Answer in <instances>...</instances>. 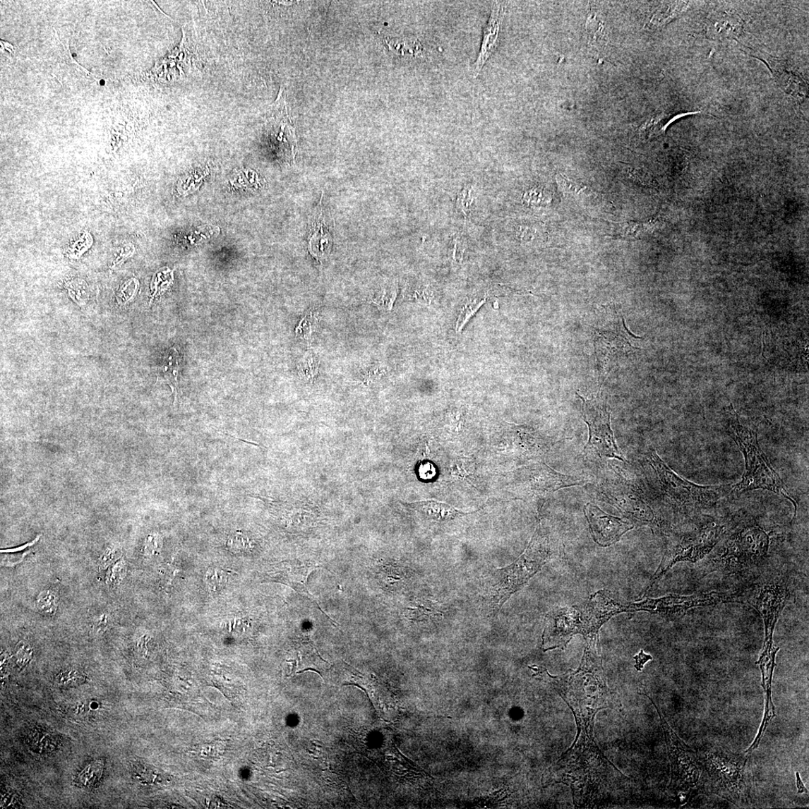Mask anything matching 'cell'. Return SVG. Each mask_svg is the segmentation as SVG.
Here are the masks:
<instances>
[{
    "mask_svg": "<svg viewBox=\"0 0 809 809\" xmlns=\"http://www.w3.org/2000/svg\"><path fill=\"white\" fill-rule=\"evenodd\" d=\"M597 710L573 712L577 724V736L556 765L549 769L554 774V783H563L571 788L574 801L583 805L596 798L607 780V770L616 769L594 741V719Z\"/></svg>",
    "mask_w": 809,
    "mask_h": 809,
    "instance_id": "6da1fadb",
    "label": "cell"
},
{
    "mask_svg": "<svg viewBox=\"0 0 809 809\" xmlns=\"http://www.w3.org/2000/svg\"><path fill=\"white\" fill-rule=\"evenodd\" d=\"M622 612H628V606L617 602L606 591L598 592L581 604L554 609L546 616L544 651L565 648L577 634L582 635L586 642L598 640L603 625Z\"/></svg>",
    "mask_w": 809,
    "mask_h": 809,
    "instance_id": "7a4b0ae2",
    "label": "cell"
},
{
    "mask_svg": "<svg viewBox=\"0 0 809 809\" xmlns=\"http://www.w3.org/2000/svg\"><path fill=\"white\" fill-rule=\"evenodd\" d=\"M729 432L743 453L745 460V472L742 480L734 484L731 492L732 495H741L754 490H768L789 499L795 507V514L798 505L789 496V492L777 472L772 467L758 443L757 433L751 428L744 426L739 421L732 404L729 408Z\"/></svg>",
    "mask_w": 809,
    "mask_h": 809,
    "instance_id": "3957f363",
    "label": "cell"
},
{
    "mask_svg": "<svg viewBox=\"0 0 809 809\" xmlns=\"http://www.w3.org/2000/svg\"><path fill=\"white\" fill-rule=\"evenodd\" d=\"M558 691L571 709H606L609 690L597 640L587 642L580 668L553 677Z\"/></svg>",
    "mask_w": 809,
    "mask_h": 809,
    "instance_id": "277c9868",
    "label": "cell"
},
{
    "mask_svg": "<svg viewBox=\"0 0 809 809\" xmlns=\"http://www.w3.org/2000/svg\"><path fill=\"white\" fill-rule=\"evenodd\" d=\"M648 460L671 503L688 516L713 508L721 499L731 496L733 484L701 486L686 481L673 472L654 450L649 453Z\"/></svg>",
    "mask_w": 809,
    "mask_h": 809,
    "instance_id": "5b68a950",
    "label": "cell"
},
{
    "mask_svg": "<svg viewBox=\"0 0 809 809\" xmlns=\"http://www.w3.org/2000/svg\"><path fill=\"white\" fill-rule=\"evenodd\" d=\"M549 556L546 539L541 534H536L528 549L516 561L510 566L496 570L486 595L493 612H498L513 594L541 570Z\"/></svg>",
    "mask_w": 809,
    "mask_h": 809,
    "instance_id": "8992f818",
    "label": "cell"
},
{
    "mask_svg": "<svg viewBox=\"0 0 809 809\" xmlns=\"http://www.w3.org/2000/svg\"><path fill=\"white\" fill-rule=\"evenodd\" d=\"M769 534L755 522L741 525L733 530L714 557L720 568L738 571L758 565L769 553Z\"/></svg>",
    "mask_w": 809,
    "mask_h": 809,
    "instance_id": "52a82bcc",
    "label": "cell"
},
{
    "mask_svg": "<svg viewBox=\"0 0 809 809\" xmlns=\"http://www.w3.org/2000/svg\"><path fill=\"white\" fill-rule=\"evenodd\" d=\"M726 532L725 525L712 520L678 537L676 541L669 543L663 560L644 594L646 595L676 563H695L709 555L719 544Z\"/></svg>",
    "mask_w": 809,
    "mask_h": 809,
    "instance_id": "ba28073f",
    "label": "cell"
},
{
    "mask_svg": "<svg viewBox=\"0 0 809 809\" xmlns=\"http://www.w3.org/2000/svg\"><path fill=\"white\" fill-rule=\"evenodd\" d=\"M594 327V347L599 376H606L623 357L635 350L642 337L633 335L623 316L616 310H605Z\"/></svg>",
    "mask_w": 809,
    "mask_h": 809,
    "instance_id": "9c48e42d",
    "label": "cell"
},
{
    "mask_svg": "<svg viewBox=\"0 0 809 809\" xmlns=\"http://www.w3.org/2000/svg\"><path fill=\"white\" fill-rule=\"evenodd\" d=\"M644 695L657 709L664 731L671 770V779L668 789L679 794L691 793L700 786L703 764L691 748L672 730L652 697L645 693Z\"/></svg>",
    "mask_w": 809,
    "mask_h": 809,
    "instance_id": "30bf717a",
    "label": "cell"
},
{
    "mask_svg": "<svg viewBox=\"0 0 809 809\" xmlns=\"http://www.w3.org/2000/svg\"><path fill=\"white\" fill-rule=\"evenodd\" d=\"M740 602L736 594L711 592L690 596L669 595L647 598L640 603L628 604V612L647 611L669 619L681 618L692 609Z\"/></svg>",
    "mask_w": 809,
    "mask_h": 809,
    "instance_id": "8fae6325",
    "label": "cell"
},
{
    "mask_svg": "<svg viewBox=\"0 0 809 809\" xmlns=\"http://www.w3.org/2000/svg\"><path fill=\"white\" fill-rule=\"evenodd\" d=\"M579 397L582 400L584 421L589 429V438L585 450H594L600 457L625 461L616 443L604 400L599 395L591 400L580 395Z\"/></svg>",
    "mask_w": 809,
    "mask_h": 809,
    "instance_id": "7c38bea8",
    "label": "cell"
},
{
    "mask_svg": "<svg viewBox=\"0 0 809 809\" xmlns=\"http://www.w3.org/2000/svg\"><path fill=\"white\" fill-rule=\"evenodd\" d=\"M789 597V589L782 580L769 581L760 586L750 599V603L762 615L765 623V639L762 652L771 653L774 646V633L781 612Z\"/></svg>",
    "mask_w": 809,
    "mask_h": 809,
    "instance_id": "4fadbf2b",
    "label": "cell"
},
{
    "mask_svg": "<svg viewBox=\"0 0 809 809\" xmlns=\"http://www.w3.org/2000/svg\"><path fill=\"white\" fill-rule=\"evenodd\" d=\"M747 758L719 752H707L702 764L716 793L732 800L738 799L742 791L743 771Z\"/></svg>",
    "mask_w": 809,
    "mask_h": 809,
    "instance_id": "5bb4252c",
    "label": "cell"
},
{
    "mask_svg": "<svg viewBox=\"0 0 809 809\" xmlns=\"http://www.w3.org/2000/svg\"><path fill=\"white\" fill-rule=\"evenodd\" d=\"M747 52L757 58L768 66L781 90L798 100H804L808 97V85L801 73L789 64L787 61L771 56L765 52H757L745 47Z\"/></svg>",
    "mask_w": 809,
    "mask_h": 809,
    "instance_id": "9a60e30c",
    "label": "cell"
},
{
    "mask_svg": "<svg viewBox=\"0 0 809 809\" xmlns=\"http://www.w3.org/2000/svg\"><path fill=\"white\" fill-rule=\"evenodd\" d=\"M585 513L594 541L601 546L618 542L625 533L634 528L631 523L612 517L592 504L585 506Z\"/></svg>",
    "mask_w": 809,
    "mask_h": 809,
    "instance_id": "2e32d148",
    "label": "cell"
},
{
    "mask_svg": "<svg viewBox=\"0 0 809 809\" xmlns=\"http://www.w3.org/2000/svg\"><path fill=\"white\" fill-rule=\"evenodd\" d=\"M317 568L318 566L313 563H280L274 570L268 573V576L270 580L290 586L294 590L311 599L320 609L306 587L310 574Z\"/></svg>",
    "mask_w": 809,
    "mask_h": 809,
    "instance_id": "e0dca14e",
    "label": "cell"
},
{
    "mask_svg": "<svg viewBox=\"0 0 809 809\" xmlns=\"http://www.w3.org/2000/svg\"><path fill=\"white\" fill-rule=\"evenodd\" d=\"M268 122L270 124L272 136L278 142L280 147L286 151L289 150L292 153L294 145L296 144V139L295 135H294V128L291 125L288 115L283 90H280L277 101L270 109Z\"/></svg>",
    "mask_w": 809,
    "mask_h": 809,
    "instance_id": "ac0fdd59",
    "label": "cell"
},
{
    "mask_svg": "<svg viewBox=\"0 0 809 809\" xmlns=\"http://www.w3.org/2000/svg\"><path fill=\"white\" fill-rule=\"evenodd\" d=\"M506 13V6L503 3H494L492 7L491 16L484 30V38L479 55L476 60L474 70V78L479 76L487 60L496 50L501 23Z\"/></svg>",
    "mask_w": 809,
    "mask_h": 809,
    "instance_id": "d6986e66",
    "label": "cell"
},
{
    "mask_svg": "<svg viewBox=\"0 0 809 809\" xmlns=\"http://www.w3.org/2000/svg\"><path fill=\"white\" fill-rule=\"evenodd\" d=\"M322 200L311 220L309 238L310 253L318 262L327 258L332 246V237L322 207Z\"/></svg>",
    "mask_w": 809,
    "mask_h": 809,
    "instance_id": "ffe728a7",
    "label": "cell"
},
{
    "mask_svg": "<svg viewBox=\"0 0 809 809\" xmlns=\"http://www.w3.org/2000/svg\"><path fill=\"white\" fill-rule=\"evenodd\" d=\"M707 30L716 40H736L743 30V20L738 15L719 12L710 18Z\"/></svg>",
    "mask_w": 809,
    "mask_h": 809,
    "instance_id": "44dd1931",
    "label": "cell"
},
{
    "mask_svg": "<svg viewBox=\"0 0 809 809\" xmlns=\"http://www.w3.org/2000/svg\"><path fill=\"white\" fill-rule=\"evenodd\" d=\"M412 505L414 509L424 515L426 518L436 521H449L467 515V513H464L450 505L433 500L418 502V503H413Z\"/></svg>",
    "mask_w": 809,
    "mask_h": 809,
    "instance_id": "7402d4cb",
    "label": "cell"
},
{
    "mask_svg": "<svg viewBox=\"0 0 809 809\" xmlns=\"http://www.w3.org/2000/svg\"><path fill=\"white\" fill-rule=\"evenodd\" d=\"M180 369V354L175 348H171L166 352L160 366L158 367L157 378L158 379L164 380V381L170 386L172 390H173V393H174V391H176V393H178Z\"/></svg>",
    "mask_w": 809,
    "mask_h": 809,
    "instance_id": "603a6c76",
    "label": "cell"
},
{
    "mask_svg": "<svg viewBox=\"0 0 809 809\" xmlns=\"http://www.w3.org/2000/svg\"><path fill=\"white\" fill-rule=\"evenodd\" d=\"M688 6L685 2L663 3L657 8L645 27L649 30L664 27L683 13Z\"/></svg>",
    "mask_w": 809,
    "mask_h": 809,
    "instance_id": "cb8c5ba5",
    "label": "cell"
},
{
    "mask_svg": "<svg viewBox=\"0 0 809 809\" xmlns=\"http://www.w3.org/2000/svg\"><path fill=\"white\" fill-rule=\"evenodd\" d=\"M398 294V284L396 281L388 280L376 288L369 297V301L376 304L380 310L389 311L393 308Z\"/></svg>",
    "mask_w": 809,
    "mask_h": 809,
    "instance_id": "d4e9b609",
    "label": "cell"
},
{
    "mask_svg": "<svg viewBox=\"0 0 809 809\" xmlns=\"http://www.w3.org/2000/svg\"><path fill=\"white\" fill-rule=\"evenodd\" d=\"M407 610L409 611L408 616L414 621L441 620L444 618L441 606L431 600H421L415 608H408Z\"/></svg>",
    "mask_w": 809,
    "mask_h": 809,
    "instance_id": "484cf974",
    "label": "cell"
},
{
    "mask_svg": "<svg viewBox=\"0 0 809 809\" xmlns=\"http://www.w3.org/2000/svg\"><path fill=\"white\" fill-rule=\"evenodd\" d=\"M488 293L480 294V295L474 296L465 303L459 315L458 320L456 323V330L457 332H462V330L471 320V318L479 310L481 306L486 303L488 299Z\"/></svg>",
    "mask_w": 809,
    "mask_h": 809,
    "instance_id": "4316f807",
    "label": "cell"
},
{
    "mask_svg": "<svg viewBox=\"0 0 809 809\" xmlns=\"http://www.w3.org/2000/svg\"><path fill=\"white\" fill-rule=\"evenodd\" d=\"M544 231L539 224H522L517 232L520 241L525 245H535L543 241Z\"/></svg>",
    "mask_w": 809,
    "mask_h": 809,
    "instance_id": "83f0119b",
    "label": "cell"
},
{
    "mask_svg": "<svg viewBox=\"0 0 809 809\" xmlns=\"http://www.w3.org/2000/svg\"><path fill=\"white\" fill-rule=\"evenodd\" d=\"M474 200L475 193L474 188L470 184H467V185H465L459 192L456 201L457 210L465 218L469 216L474 206Z\"/></svg>",
    "mask_w": 809,
    "mask_h": 809,
    "instance_id": "f1b7e54d",
    "label": "cell"
},
{
    "mask_svg": "<svg viewBox=\"0 0 809 809\" xmlns=\"http://www.w3.org/2000/svg\"><path fill=\"white\" fill-rule=\"evenodd\" d=\"M66 288L68 290L70 297L80 306L88 302L90 291L88 284L84 280L76 279L68 281Z\"/></svg>",
    "mask_w": 809,
    "mask_h": 809,
    "instance_id": "f546056e",
    "label": "cell"
},
{
    "mask_svg": "<svg viewBox=\"0 0 809 809\" xmlns=\"http://www.w3.org/2000/svg\"><path fill=\"white\" fill-rule=\"evenodd\" d=\"M298 367L300 375L308 381L312 382L318 372V359L311 351L308 352L299 363Z\"/></svg>",
    "mask_w": 809,
    "mask_h": 809,
    "instance_id": "4dcf8cb0",
    "label": "cell"
},
{
    "mask_svg": "<svg viewBox=\"0 0 809 809\" xmlns=\"http://www.w3.org/2000/svg\"><path fill=\"white\" fill-rule=\"evenodd\" d=\"M58 604L59 599L56 594L52 590H45L37 599L36 606L44 614L53 616L57 610Z\"/></svg>",
    "mask_w": 809,
    "mask_h": 809,
    "instance_id": "1f68e13d",
    "label": "cell"
},
{
    "mask_svg": "<svg viewBox=\"0 0 809 809\" xmlns=\"http://www.w3.org/2000/svg\"><path fill=\"white\" fill-rule=\"evenodd\" d=\"M523 201L529 205H544L550 201V197L544 188L534 187L525 192Z\"/></svg>",
    "mask_w": 809,
    "mask_h": 809,
    "instance_id": "d6a6232c",
    "label": "cell"
},
{
    "mask_svg": "<svg viewBox=\"0 0 809 809\" xmlns=\"http://www.w3.org/2000/svg\"><path fill=\"white\" fill-rule=\"evenodd\" d=\"M138 286L139 283L136 279H131L122 285L116 295L119 305H126L134 297Z\"/></svg>",
    "mask_w": 809,
    "mask_h": 809,
    "instance_id": "836d02e7",
    "label": "cell"
},
{
    "mask_svg": "<svg viewBox=\"0 0 809 809\" xmlns=\"http://www.w3.org/2000/svg\"><path fill=\"white\" fill-rule=\"evenodd\" d=\"M617 228L620 236L625 238H636L645 234V231H647L649 227L648 225L630 222L618 224Z\"/></svg>",
    "mask_w": 809,
    "mask_h": 809,
    "instance_id": "e575fe53",
    "label": "cell"
},
{
    "mask_svg": "<svg viewBox=\"0 0 809 809\" xmlns=\"http://www.w3.org/2000/svg\"><path fill=\"white\" fill-rule=\"evenodd\" d=\"M85 678L83 674L78 671L68 669L61 672L56 677V681L59 685L64 686L75 685L82 683Z\"/></svg>",
    "mask_w": 809,
    "mask_h": 809,
    "instance_id": "d590c367",
    "label": "cell"
},
{
    "mask_svg": "<svg viewBox=\"0 0 809 809\" xmlns=\"http://www.w3.org/2000/svg\"><path fill=\"white\" fill-rule=\"evenodd\" d=\"M112 616L107 612H102L94 618L92 623V630L97 635L103 634L112 627Z\"/></svg>",
    "mask_w": 809,
    "mask_h": 809,
    "instance_id": "8d00e7d4",
    "label": "cell"
},
{
    "mask_svg": "<svg viewBox=\"0 0 809 809\" xmlns=\"http://www.w3.org/2000/svg\"><path fill=\"white\" fill-rule=\"evenodd\" d=\"M126 573V566L125 562L122 561L117 562L116 565H113L112 570H110L107 575V584L117 585L124 580Z\"/></svg>",
    "mask_w": 809,
    "mask_h": 809,
    "instance_id": "74e56055",
    "label": "cell"
},
{
    "mask_svg": "<svg viewBox=\"0 0 809 809\" xmlns=\"http://www.w3.org/2000/svg\"><path fill=\"white\" fill-rule=\"evenodd\" d=\"M317 323V317L313 311L306 313L299 326L297 328V332L301 335H304L305 338H311L313 330Z\"/></svg>",
    "mask_w": 809,
    "mask_h": 809,
    "instance_id": "f35d334b",
    "label": "cell"
},
{
    "mask_svg": "<svg viewBox=\"0 0 809 809\" xmlns=\"http://www.w3.org/2000/svg\"><path fill=\"white\" fill-rule=\"evenodd\" d=\"M556 180L559 189L563 193H579L585 188L582 184L570 180L561 174L556 176Z\"/></svg>",
    "mask_w": 809,
    "mask_h": 809,
    "instance_id": "ab89813d",
    "label": "cell"
},
{
    "mask_svg": "<svg viewBox=\"0 0 809 809\" xmlns=\"http://www.w3.org/2000/svg\"><path fill=\"white\" fill-rule=\"evenodd\" d=\"M121 550L116 546L108 548L101 556L99 561L100 567L102 569H106L114 563L121 556Z\"/></svg>",
    "mask_w": 809,
    "mask_h": 809,
    "instance_id": "60d3db41",
    "label": "cell"
},
{
    "mask_svg": "<svg viewBox=\"0 0 809 809\" xmlns=\"http://www.w3.org/2000/svg\"><path fill=\"white\" fill-rule=\"evenodd\" d=\"M207 582L212 588V590H219L226 582V576L222 571L219 570H210L206 575Z\"/></svg>",
    "mask_w": 809,
    "mask_h": 809,
    "instance_id": "b9f144b4",
    "label": "cell"
},
{
    "mask_svg": "<svg viewBox=\"0 0 809 809\" xmlns=\"http://www.w3.org/2000/svg\"><path fill=\"white\" fill-rule=\"evenodd\" d=\"M411 296L420 302L430 303L433 297V290L430 285H419L412 290Z\"/></svg>",
    "mask_w": 809,
    "mask_h": 809,
    "instance_id": "7bdbcfd3",
    "label": "cell"
},
{
    "mask_svg": "<svg viewBox=\"0 0 809 809\" xmlns=\"http://www.w3.org/2000/svg\"><path fill=\"white\" fill-rule=\"evenodd\" d=\"M99 773H102V767H101V765L100 763H97V764H95L93 765L89 766L88 767H87L84 769L83 773L82 774H80V783L82 784L83 786H92V784L94 783V781H96V779L93 777H92V774H99Z\"/></svg>",
    "mask_w": 809,
    "mask_h": 809,
    "instance_id": "ee69618b",
    "label": "cell"
},
{
    "mask_svg": "<svg viewBox=\"0 0 809 809\" xmlns=\"http://www.w3.org/2000/svg\"><path fill=\"white\" fill-rule=\"evenodd\" d=\"M465 250V241L462 236L457 235L453 241L452 259L455 263H461Z\"/></svg>",
    "mask_w": 809,
    "mask_h": 809,
    "instance_id": "f6af8a7d",
    "label": "cell"
},
{
    "mask_svg": "<svg viewBox=\"0 0 809 809\" xmlns=\"http://www.w3.org/2000/svg\"><path fill=\"white\" fill-rule=\"evenodd\" d=\"M32 649L30 645L25 642H20L17 647V658L18 663L20 666L27 664L28 661L32 657Z\"/></svg>",
    "mask_w": 809,
    "mask_h": 809,
    "instance_id": "bcb514c9",
    "label": "cell"
},
{
    "mask_svg": "<svg viewBox=\"0 0 809 809\" xmlns=\"http://www.w3.org/2000/svg\"><path fill=\"white\" fill-rule=\"evenodd\" d=\"M634 659L636 660V665H635L636 669L638 671H641L643 669L645 664L647 663V661L648 660H652L653 658H652V657H651L649 655L645 654L644 653V652L642 651L640 652V654L637 655L636 657H635Z\"/></svg>",
    "mask_w": 809,
    "mask_h": 809,
    "instance_id": "7dc6e473",
    "label": "cell"
},
{
    "mask_svg": "<svg viewBox=\"0 0 809 809\" xmlns=\"http://www.w3.org/2000/svg\"><path fill=\"white\" fill-rule=\"evenodd\" d=\"M147 549H148L152 554H154L153 553H155V551L159 550L158 541H157L155 537H150L149 538V541L147 542Z\"/></svg>",
    "mask_w": 809,
    "mask_h": 809,
    "instance_id": "c3c4849f",
    "label": "cell"
},
{
    "mask_svg": "<svg viewBox=\"0 0 809 809\" xmlns=\"http://www.w3.org/2000/svg\"><path fill=\"white\" fill-rule=\"evenodd\" d=\"M796 778H798V793H803V792H805V788H804V786H803V783H802V781H801V778H800V776H799V774H798H798H796Z\"/></svg>",
    "mask_w": 809,
    "mask_h": 809,
    "instance_id": "681fc988",
    "label": "cell"
}]
</instances>
